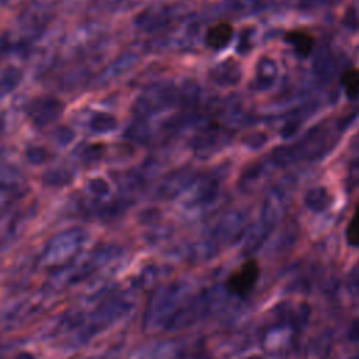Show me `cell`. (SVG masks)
<instances>
[{"mask_svg":"<svg viewBox=\"0 0 359 359\" xmlns=\"http://www.w3.org/2000/svg\"><path fill=\"white\" fill-rule=\"evenodd\" d=\"M342 87L349 100H355L359 95V67H352L344 72L341 77Z\"/></svg>","mask_w":359,"mask_h":359,"instance_id":"4","label":"cell"},{"mask_svg":"<svg viewBox=\"0 0 359 359\" xmlns=\"http://www.w3.org/2000/svg\"><path fill=\"white\" fill-rule=\"evenodd\" d=\"M234 35V27L229 21H219L206 31L205 41L210 49L220 50L226 48Z\"/></svg>","mask_w":359,"mask_h":359,"instance_id":"2","label":"cell"},{"mask_svg":"<svg viewBox=\"0 0 359 359\" xmlns=\"http://www.w3.org/2000/svg\"><path fill=\"white\" fill-rule=\"evenodd\" d=\"M285 41L287 43H290L294 49V52L302 56V57H307L311 55L314 45H316V39L314 36L304 31V29H290L285 34Z\"/></svg>","mask_w":359,"mask_h":359,"instance_id":"3","label":"cell"},{"mask_svg":"<svg viewBox=\"0 0 359 359\" xmlns=\"http://www.w3.org/2000/svg\"><path fill=\"white\" fill-rule=\"evenodd\" d=\"M345 238L351 247H359V202L356 203L355 210L346 224Z\"/></svg>","mask_w":359,"mask_h":359,"instance_id":"5","label":"cell"},{"mask_svg":"<svg viewBox=\"0 0 359 359\" xmlns=\"http://www.w3.org/2000/svg\"><path fill=\"white\" fill-rule=\"evenodd\" d=\"M261 275V266L255 258L245 259L236 271H233L226 282L224 289L227 293L237 297H247L255 287Z\"/></svg>","mask_w":359,"mask_h":359,"instance_id":"1","label":"cell"}]
</instances>
